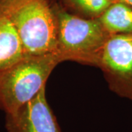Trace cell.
Segmentation results:
<instances>
[{"instance_id": "7", "label": "cell", "mask_w": 132, "mask_h": 132, "mask_svg": "<svg viewBox=\"0 0 132 132\" xmlns=\"http://www.w3.org/2000/svg\"><path fill=\"white\" fill-rule=\"evenodd\" d=\"M98 19L110 34H132V7L120 0L112 2Z\"/></svg>"}, {"instance_id": "5", "label": "cell", "mask_w": 132, "mask_h": 132, "mask_svg": "<svg viewBox=\"0 0 132 132\" xmlns=\"http://www.w3.org/2000/svg\"><path fill=\"white\" fill-rule=\"evenodd\" d=\"M5 128L7 132H62L48 103L46 87L17 111L6 114Z\"/></svg>"}, {"instance_id": "9", "label": "cell", "mask_w": 132, "mask_h": 132, "mask_svg": "<svg viewBox=\"0 0 132 132\" xmlns=\"http://www.w3.org/2000/svg\"><path fill=\"white\" fill-rule=\"evenodd\" d=\"M123 2H125L126 4H127L128 5H129L131 7H132V0H120Z\"/></svg>"}, {"instance_id": "8", "label": "cell", "mask_w": 132, "mask_h": 132, "mask_svg": "<svg viewBox=\"0 0 132 132\" xmlns=\"http://www.w3.org/2000/svg\"><path fill=\"white\" fill-rule=\"evenodd\" d=\"M73 13L86 19H98L112 3L110 0H61Z\"/></svg>"}, {"instance_id": "1", "label": "cell", "mask_w": 132, "mask_h": 132, "mask_svg": "<svg viewBox=\"0 0 132 132\" xmlns=\"http://www.w3.org/2000/svg\"><path fill=\"white\" fill-rule=\"evenodd\" d=\"M0 10L14 26L27 54L57 53L54 1L0 0Z\"/></svg>"}, {"instance_id": "6", "label": "cell", "mask_w": 132, "mask_h": 132, "mask_svg": "<svg viewBox=\"0 0 132 132\" xmlns=\"http://www.w3.org/2000/svg\"><path fill=\"white\" fill-rule=\"evenodd\" d=\"M26 54L14 26L0 10V71L13 65Z\"/></svg>"}, {"instance_id": "3", "label": "cell", "mask_w": 132, "mask_h": 132, "mask_svg": "<svg viewBox=\"0 0 132 132\" xmlns=\"http://www.w3.org/2000/svg\"><path fill=\"white\" fill-rule=\"evenodd\" d=\"M57 17V53L64 61L95 66L110 35L98 19H86L71 13L54 2Z\"/></svg>"}, {"instance_id": "4", "label": "cell", "mask_w": 132, "mask_h": 132, "mask_svg": "<svg viewBox=\"0 0 132 132\" xmlns=\"http://www.w3.org/2000/svg\"><path fill=\"white\" fill-rule=\"evenodd\" d=\"M95 67L102 71L109 90L132 101V34H110Z\"/></svg>"}, {"instance_id": "10", "label": "cell", "mask_w": 132, "mask_h": 132, "mask_svg": "<svg viewBox=\"0 0 132 132\" xmlns=\"http://www.w3.org/2000/svg\"><path fill=\"white\" fill-rule=\"evenodd\" d=\"M117 1H119V0H110L111 2H117Z\"/></svg>"}, {"instance_id": "2", "label": "cell", "mask_w": 132, "mask_h": 132, "mask_svg": "<svg viewBox=\"0 0 132 132\" xmlns=\"http://www.w3.org/2000/svg\"><path fill=\"white\" fill-rule=\"evenodd\" d=\"M62 62L57 53L26 54L0 71V110L13 113L35 97Z\"/></svg>"}]
</instances>
